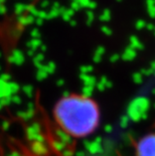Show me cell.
<instances>
[{
    "mask_svg": "<svg viewBox=\"0 0 155 156\" xmlns=\"http://www.w3.org/2000/svg\"><path fill=\"white\" fill-rule=\"evenodd\" d=\"M134 156H155V131L145 134L136 142Z\"/></svg>",
    "mask_w": 155,
    "mask_h": 156,
    "instance_id": "cell-2",
    "label": "cell"
},
{
    "mask_svg": "<svg viewBox=\"0 0 155 156\" xmlns=\"http://www.w3.org/2000/svg\"><path fill=\"white\" fill-rule=\"evenodd\" d=\"M52 114L58 127L67 135L77 139L94 134L101 122L99 104L84 94L72 93L58 99Z\"/></svg>",
    "mask_w": 155,
    "mask_h": 156,
    "instance_id": "cell-1",
    "label": "cell"
}]
</instances>
